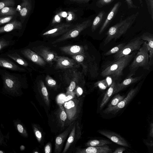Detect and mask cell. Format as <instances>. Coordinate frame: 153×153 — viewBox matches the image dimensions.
Segmentation results:
<instances>
[{
	"label": "cell",
	"instance_id": "f1b7e54d",
	"mask_svg": "<svg viewBox=\"0 0 153 153\" xmlns=\"http://www.w3.org/2000/svg\"><path fill=\"white\" fill-rule=\"evenodd\" d=\"M76 130V124H74L71 131V132L62 152L63 153H65L67 152L72 143L74 142V138H75Z\"/></svg>",
	"mask_w": 153,
	"mask_h": 153
},
{
	"label": "cell",
	"instance_id": "9f6ffc18",
	"mask_svg": "<svg viewBox=\"0 0 153 153\" xmlns=\"http://www.w3.org/2000/svg\"><path fill=\"white\" fill-rule=\"evenodd\" d=\"M20 149L21 151L25 149V146H21L20 147Z\"/></svg>",
	"mask_w": 153,
	"mask_h": 153
},
{
	"label": "cell",
	"instance_id": "e0dca14e",
	"mask_svg": "<svg viewBox=\"0 0 153 153\" xmlns=\"http://www.w3.org/2000/svg\"><path fill=\"white\" fill-rule=\"evenodd\" d=\"M142 78V76L134 77H127L121 83H116L113 95L117 93L129 85L139 81Z\"/></svg>",
	"mask_w": 153,
	"mask_h": 153
},
{
	"label": "cell",
	"instance_id": "8d00e7d4",
	"mask_svg": "<svg viewBox=\"0 0 153 153\" xmlns=\"http://www.w3.org/2000/svg\"><path fill=\"white\" fill-rule=\"evenodd\" d=\"M148 12L153 20V0H145Z\"/></svg>",
	"mask_w": 153,
	"mask_h": 153
},
{
	"label": "cell",
	"instance_id": "f546056e",
	"mask_svg": "<svg viewBox=\"0 0 153 153\" xmlns=\"http://www.w3.org/2000/svg\"><path fill=\"white\" fill-rule=\"evenodd\" d=\"M7 55L8 57L21 65L25 67L28 66L27 62L18 53H10Z\"/></svg>",
	"mask_w": 153,
	"mask_h": 153
},
{
	"label": "cell",
	"instance_id": "b9f144b4",
	"mask_svg": "<svg viewBox=\"0 0 153 153\" xmlns=\"http://www.w3.org/2000/svg\"><path fill=\"white\" fill-rule=\"evenodd\" d=\"M10 43L9 41L4 39H0V51L8 46Z\"/></svg>",
	"mask_w": 153,
	"mask_h": 153
},
{
	"label": "cell",
	"instance_id": "7402d4cb",
	"mask_svg": "<svg viewBox=\"0 0 153 153\" xmlns=\"http://www.w3.org/2000/svg\"><path fill=\"white\" fill-rule=\"evenodd\" d=\"M22 2L20 4L19 13L21 16L25 17L29 14L32 7L30 0H22Z\"/></svg>",
	"mask_w": 153,
	"mask_h": 153
},
{
	"label": "cell",
	"instance_id": "74e56055",
	"mask_svg": "<svg viewBox=\"0 0 153 153\" xmlns=\"http://www.w3.org/2000/svg\"><path fill=\"white\" fill-rule=\"evenodd\" d=\"M9 135H4L2 133L0 128V146H7V140L9 139Z\"/></svg>",
	"mask_w": 153,
	"mask_h": 153
},
{
	"label": "cell",
	"instance_id": "52a82bcc",
	"mask_svg": "<svg viewBox=\"0 0 153 153\" xmlns=\"http://www.w3.org/2000/svg\"><path fill=\"white\" fill-rule=\"evenodd\" d=\"M144 42L140 36L133 39L114 54L113 56L114 61H116L123 56L130 54L134 51L139 50Z\"/></svg>",
	"mask_w": 153,
	"mask_h": 153
},
{
	"label": "cell",
	"instance_id": "816d5d0a",
	"mask_svg": "<svg viewBox=\"0 0 153 153\" xmlns=\"http://www.w3.org/2000/svg\"><path fill=\"white\" fill-rule=\"evenodd\" d=\"M125 150V148L119 147L117 148L113 152V153H123Z\"/></svg>",
	"mask_w": 153,
	"mask_h": 153
},
{
	"label": "cell",
	"instance_id": "e575fe53",
	"mask_svg": "<svg viewBox=\"0 0 153 153\" xmlns=\"http://www.w3.org/2000/svg\"><path fill=\"white\" fill-rule=\"evenodd\" d=\"M94 87H98L100 89L104 90L106 89L108 85L106 79L98 81L94 84Z\"/></svg>",
	"mask_w": 153,
	"mask_h": 153
},
{
	"label": "cell",
	"instance_id": "d4e9b609",
	"mask_svg": "<svg viewBox=\"0 0 153 153\" xmlns=\"http://www.w3.org/2000/svg\"><path fill=\"white\" fill-rule=\"evenodd\" d=\"M59 107L56 116L57 118L61 127H63L67 119V116L62 104H59Z\"/></svg>",
	"mask_w": 153,
	"mask_h": 153
},
{
	"label": "cell",
	"instance_id": "5b68a950",
	"mask_svg": "<svg viewBox=\"0 0 153 153\" xmlns=\"http://www.w3.org/2000/svg\"><path fill=\"white\" fill-rule=\"evenodd\" d=\"M83 97L77 99L73 98L64 103V108L66 114L67 119L71 122L78 118L82 105Z\"/></svg>",
	"mask_w": 153,
	"mask_h": 153
},
{
	"label": "cell",
	"instance_id": "1f68e13d",
	"mask_svg": "<svg viewBox=\"0 0 153 153\" xmlns=\"http://www.w3.org/2000/svg\"><path fill=\"white\" fill-rule=\"evenodd\" d=\"M16 10L11 7H6L0 10V16H13L16 13Z\"/></svg>",
	"mask_w": 153,
	"mask_h": 153
},
{
	"label": "cell",
	"instance_id": "ffe728a7",
	"mask_svg": "<svg viewBox=\"0 0 153 153\" xmlns=\"http://www.w3.org/2000/svg\"><path fill=\"white\" fill-rule=\"evenodd\" d=\"M0 66L13 71H25L26 70L19 66L13 62L6 58L0 57Z\"/></svg>",
	"mask_w": 153,
	"mask_h": 153
},
{
	"label": "cell",
	"instance_id": "30bf717a",
	"mask_svg": "<svg viewBox=\"0 0 153 153\" xmlns=\"http://www.w3.org/2000/svg\"><path fill=\"white\" fill-rule=\"evenodd\" d=\"M73 26V25L72 24L61 23L54 26L44 32L42 35L52 37L57 36L65 33Z\"/></svg>",
	"mask_w": 153,
	"mask_h": 153
},
{
	"label": "cell",
	"instance_id": "ee69618b",
	"mask_svg": "<svg viewBox=\"0 0 153 153\" xmlns=\"http://www.w3.org/2000/svg\"><path fill=\"white\" fill-rule=\"evenodd\" d=\"M66 96L63 94H61L58 96L56 98L57 102L59 104H63L65 103L64 99Z\"/></svg>",
	"mask_w": 153,
	"mask_h": 153
},
{
	"label": "cell",
	"instance_id": "11a10c76",
	"mask_svg": "<svg viewBox=\"0 0 153 153\" xmlns=\"http://www.w3.org/2000/svg\"><path fill=\"white\" fill-rule=\"evenodd\" d=\"M140 4L141 6L143 7V2L142 0H139Z\"/></svg>",
	"mask_w": 153,
	"mask_h": 153
},
{
	"label": "cell",
	"instance_id": "7c38bea8",
	"mask_svg": "<svg viewBox=\"0 0 153 153\" xmlns=\"http://www.w3.org/2000/svg\"><path fill=\"white\" fill-rule=\"evenodd\" d=\"M98 132L117 144L126 147H130L127 141L117 133L106 130H100L98 131Z\"/></svg>",
	"mask_w": 153,
	"mask_h": 153
},
{
	"label": "cell",
	"instance_id": "ac0fdd59",
	"mask_svg": "<svg viewBox=\"0 0 153 153\" xmlns=\"http://www.w3.org/2000/svg\"><path fill=\"white\" fill-rule=\"evenodd\" d=\"M72 124H71L66 130L56 138L54 149L55 153H59L62 150L64 142L73 127L72 126Z\"/></svg>",
	"mask_w": 153,
	"mask_h": 153
},
{
	"label": "cell",
	"instance_id": "681fc988",
	"mask_svg": "<svg viewBox=\"0 0 153 153\" xmlns=\"http://www.w3.org/2000/svg\"><path fill=\"white\" fill-rule=\"evenodd\" d=\"M45 152V153H51L52 151L51 144L49 143L45 146L44 149Z\"/></svg>",
	"mask_w": 153,
	"mask_h": 153
},
{
	"label": "cell",
	"instance_id": "4dcf8cb0",
	"mask_svg": "<svg viewBox=\"0 0 153 153\" xmlns=\"http://www.w3.org/2000/svg\"><path fill=\"white\" fill-rule=\"evenodd\" d=\"M124 97V96L121 95L120 94L116 95L111 100L108 107L105 109L103 112L104 113L109 109L116 106Z\"/></svg>",
	"mask_w": 153,
	"mask_h": 153
},
{
	"label": "cell",
	"instance_id": "8992f818",
	"mask_svg": "<svg viewBox=\"0 0 153 153\" xmlns=\"http://www.w3.org/2000/svg\"><path fill=\"white\" fill-rule=\"evenodd\" d=\"M92 23L91 20L88 19L75 26H74L68 31L53 42L52 44H54L77 37L82 31L90 26Z\"/></svg>",
	"mask_w": 153,
	"mask_h": 153
},
{
	"label": "cell",
	"instance_id": "bcb514c9",
	"mask_svg": "<svg viewBox=\"0 0 153 153\" xmlns=\"http://www.w3.org/2000/svg\"><path fill=\"white\" fill-rule=\"evenodd\" d=\"M128 9L137 8L138 7L133 3L132 0H126Z\"/></svg>",
	"mask_w": 153,
	"mask_h": 153
},
{
	"label": "cell",
	"instance_id": "603a6c76",
	"mask_svg": "<svg viewBox=\"0 0 153 153\" xmlns=\"http://www.w3.org/2000/svg\"><path fill=\"white\" fill-rule=\"evenodd\" d=\"M116 84V82L114 81H113L111 85L109 86V88L104 94L103 97L100 103V109H101L103 108V107L107 104L111 96L113 95L114 88Z\"/></svg>",
	"mask_w": 153,
	"mask_h": 153
},
{
	"label": "cell",
	"instance_id": "7dc6e473",
	"mask_svg": "<svg viewBox=\"0 0 153 153\" xmlns=\"http://www.w3.org/2000/svg\"><path fill=\"white\" fill-rule=\"evenodd\" d=\"M61 16L59 14L56 15L53 18L52 22V25L54 24L59 23L61 21Z\"/></svg>",
	"mask_w": 153,
	"mask_h": 153
},
{
	"label": "cell",
	"instance_id": "4fadbf2b",
	"mask_svg": "<svg viewBox=\"0 0 153 153\" xmlns=\"http://www.w3.org/2000/svg\"><path fill=\"white\" fill-rule=\"evenodd\" d=\"M59 49L65 54L73 56L85 54L88 49V46L87 45H69L60 47Z\"/></svg>",
	"mask_w": 153,
	"mask_h": 153
},
{
	"label": "cell",
	"instance_id": "6da1fadb",
	"mask_svg": "<svg viewBox=\"0 0 153 153\" xmlns=\"http://www.w3.org/2000/svg\"><path fill=\"white\" fill-rule=\"evenodd\" d=\"M136 53V51H134L115 61L101 72V76H110L114 81L117 80L123 75L124 69L129 65Z\"/></svg>",
	"mask_w": 153,
	"mask_h": 153
},
{
	"label": "cell",
	"instance_id": "ab89813d",
	"mask_svg": "<svg viewBox=\"0 0 153 153\" xmlns=\"http://www.w3.org/2000/svg\"><path fill=\"white\" fill-rule=\"evenodd\" d=\"M47 84L51 87H54L56 85V82L49 75H47L45 78Z\"/></svg>",
	"mask_w": 153,
	"mask_h": 153
},
{
	"label": "cell",
	"instance_id": "8fae6325",
	"mask_svg": "<svg viewBox=\"0 0 153 153\" xmlns=\"http://www.w3.org/2000/svg\"><path fill=\"white\" fill-rule=\"evenodd\" d=\"M55 62V68L56 69L78 68L79 65V64L73 59L62 56H58Z\"/></svg>",
	"mask_w": 153,
	"mask_h": 153
},
{
	"label": "cell",
	"instance_id": "f35d334b",
	"mask_svg": "<svg viewBox=\"0 0 153 153\" xmlns=\"http://www.w3.org/2000/svg\"><path fill=\"white\" fill-rule=\"evenodd\" d=\"M114 0H98L96 3L97 6L99 8L102 7L108 4Z\"/></svg>",
	"mask_w": 153,
	"mask_h": 153
},
{
	"label": "cell",
	"instance_id": "db71d44e",
	"mask_svg": "<svg viewBox=\"0 0 153 153\" xmlns=\"http://www.w3.org/2000/svg\"><path fill=\"white\" fill-rule=\"evenodd\" d=\"M153 124L152 123L150 125V135L151 137H152L153 136Z\"/></svg>",
	"mask_w": 153,
	"mask_h": 153
},
{
	"label": "cell",
	"instance_id": "6f0895ef",
	"mask_svg": "<svg viewBox=\"0 0 153 153\" xmlns=\"http://www.w3.org/2000/svg\"><path fill=\"white\" fill-rule=\"evenodd\" d=\"M4 153V152L2 150H0V153Z\"/></svg>",
	"mask_w": 153,
	"mask_h": 153
},
{
	"label": "cell",
	"instance_id": "cb8c5ba5",
	"mask_svg": "<svg viewBox=\"0 0 153 153\" xmlns=\"http://www.w3.org/2000/svg\"><path fill=\"white\" fill-rule=\"evenodd\" d=\"M13 125L16 130L19 134L24 137H28V134L26 128L23 123L18 119L14 120Z\"/></svg>",
	"mask_w": 153,
	"mask_h": 153
},
{
	"label": "cell",
	"instance_id": "c3c4849f",
	"mask_svg": "<svg viewBox=\"0 0 153 153\" xmlns=\"http://www.w3.org/2000/svg\"><path fill=\"white\" fill-rule=\"evenodd\" d=\"M76 132L78 131V132H76L75 135L76 137V139H79L81 135V131L80 130V128L79 125V123H77L76 125Z\"/></svg>",
	"mask_w": 153,
	"mask_h": 153
},
{
	"label": "cell",
	"instance_id": "83f0119b",
	"mask_svg": "<svg viewBox=\"0 0 153 153\" xmlns=\"http://www.w3.org/2000/svg\"><path fill=\"white\" fill-rule=\"evenodd\" d=\"M39 91L46 105L48 106L50 105V101L48 92L44 83L42 81H40L39 87Z\"/></svg>",
	"mask_w": 153,
	"mask_h": 153
},
{
	"label": "cell",
	"instance_id": "5bb4252c",
	"mask_svg": "<svg viewBox=\"0 0 153 153\" xmlns=\"http://www.w3.org/2000/svg\"><path fill=\"white\" fill-rule=\"evenodd\" d=\"M21 53L25 57L37 65L43 66L46 64V62L41 56L30 49H25L21 51Z\"/></svg>",
	"mask_w": 153,
	"mask_h": 153
},
{
	"label": "cell",
	"instance_id": "9a60e30c",
	"mask_svg": "<svg viewBox=\"0 0 153 153\" xmlns=\"http://www.w3.org/2000/svg\"><path fill=\"white\" fill-rule=\"evenodd\" d=\"M121 4V2L118 1L114 5L100 27L99 31V34H101L111 23L117 13Z\"/></svg>",
	"mask_w": 153,
	"mask_h": 153
},
{
	"label": "cell",
	"instance_id": "7bdbcfd3",
	"mask_svg": "<svg viewBox=\"0 0 153 153\" xmlns=\"http://www.w3.org/2000/svg\"><path fill=\"white\" fill-rule=\"evenodd\" d=\"M66 94H68L65 97L64 101L65 102L68 101L74 97L75 93L73 91L71 92H67Z\"/></svg>",
	"mask_w": 153,
	"mask_h": 153
},
{
	"label": "cell",
	"instance_id": "d590c367",
	"mask_svg": "<svg viewBox=\"0 0 153 153\" xmlns=\"http://www.w3.org/2000/svg\"><path fill=\"white\" fill-rule=\"evenodd\" d=\"M15 3V0H1L0 1V10L6 7L13 6Z\"/></svg>",
	"mask_w": 153,
	"mask_h": 153
},
{
	"label": "cell",
	"instance_id": "d6986e66",
	"mask_svg": "<svg viewBox=\"0 0 153 153\" xmlns=\"http://www.w3.org/2000/svg\"><path fill=\"white\" fill-rule=\"evenodd\" d=\"M141 39L143 41L148 42L147 43L148 49L149 53V64L150 67L153 63V35L148 32L143 33L140 36Z\"/></svg>",
	"mask_w": 153,
	"mask_h": 153
},
{
	"label": "cell",
	"instance_id": "7a4b0ae2",
	"mask_svg": "<svg viewBox=\"0 0 153 153\" xmlns=\"http://www.w3.org/2000/svg\"><path fill=\"white\" fill-rule=\"evenodd\" d=\"M139 14V11L133 14L110 27L106 33L104 45L108 44L113 39L116 40L125 34L134 22Z\"/></svg>",
	"mask_w": 153,
	"mask_h": 153
},
{
	"label": "cell",
	"instance_id": "60d3db41",
	"mask_svg": "<svg viewBox=\"0 0 153 153\" xmlns=\"http://www.w3.org/2000/svg\"><path fill=\"white\" fill-rule=\"evenodd\" d=\"M13 16H4L0 18V25L8 22L13 18Z\"/></svg>",
	"mask_w": 153,
	"mask_h": 153
},
{
	"label": "cell",
	"instance_id": "9c48e42d",
	"mask_svg": "<svg viewBox=\"0 0 153 153\" xmlns=\"http://www.w3.org/2000/svg\"><path fill=\"white\" fill-rule=\"evenodd\" d=\"M138 89V86L131 89L128 92L126 97H124L116 106L109 109L104 113L107 114L109 113L115 114L117 113L126 106L131 101L135 96Z\"/></svg>",
	"mask_w": 153,
	"mask_h": 153
},
{
	"label": "cell",
	"instance_id": "836d02e7",
	"mask_svg": "<svg viewBox=\"0 0 153 153\" xmlns=\"http://www.w3.org/2000/svg\"><path fill=\"white\" fill-rule=\"evenodd\" d=\"M125 44V43L119 44L106 52L104 54V55L105 56H108L116 53L121 50Z\"/></svg>",
	"mask_w": 153,
	"mask_h": 153
},
{
	"label": "cell",
	"instance_id": "f907efd6",
	"mask_svg": "<svg viewBox=\"0 0 153 153\" xmlns=\"http://www.w3.org/2000/svg\"><path fill=\"white\" fill-rule=\"evenodd\" d=\"M76 93L79 96L81 95L83 93V89L79 86H77L76 88Z\"/></svg>",
	"mask_w": 153,
	"mask_h": 153
},
{
	"label": "cell",
	"instance_id": "277c9868",
	"mask_svg": "<svg viewBox=\"0 0 153 153\" xmlns=\"http://www.w3.org/2000/svg\"><path fill=\"white\" fill-rule=\"evenodd\" d=\"M129 66V72L127 77H131L135 75L139 67H142L145 70H150L151 67L149 63V51L146 42H144Z\"/></svg>",
	"mask_w": 153,
	"mask_h": 153
},
{
	"label": "cell",
	"instance_id": "484cf974",
	"mask_svg": "<svg viewBox=\"0 0 153 153\" xmlns=\"http://www.w3.org/2000/svg\"><path fill=\"white\" fill-rule=\"evenodd\" d=\"M105 13L104 11L100 12L94 19L91 24V31L94 32L99 27L103 19Z\"/></svg>",
	"mask_w": 153,
	"mask_h": 153
},
{
	"label": "cell",
	"instance_id": "f6af8a7d",
	"mask_svg": "<svg viewBox=\"0 0 153 153\" xmlns=\"http://www.w3.org/2000/svg\"><path fill=\"white\" fill-rule=\"evenodd\" d=\"M76 83L75 81H72L71 82L68 87L67 92H71L74 90L76 87Z\"/></svg>",
	"mask_w": 153,
	"mask_h": 153
},
{
	"label": "cell",
	"instance_id": "f5cc1de1",
	"mask_svg": "<svg viewBox=\"0 0 153 153\" xmlns=\"http://www.w3.org/2000/svg\"><path fill=\"white\" fill-rule=\"evenodd\" d=\"M91 0H70L71 1L79 3H86L88 2Z\"/></svg>",
	"mask_w": 153,
	"mask_h": 153
},
{
	"label": "cell",
	"instance_id": "44dd1931",
	"mask_svg": "<svg viewBox=\"0 0 153 153\" xmlns=\"http://www.w3.org/2000/svg\"><path fill=\"white\" fill-rule=\"evenodd\" d=\"M22 23L19 21L15 20L5 25L0 27V33L9 32L15 30H20L22 28Z\"/></svg>",
	"mask_w": 153,
	"mask_h": 153
},
{
	"label": "cell",
	"instance_id": "4316f807",
	"mask_svg": "<svg viewBox=\"0 0 153 153\" xmlns=\"http://www.w3.org/2000/svg\"><path fill=\"white\" fill-rule=\"evenodd\" d=\"M111 143V142L107 140L95 139L89 140L85 145L87 146H102Z\"/></svg>",
	"mask_w": 153,
	"mask_h": 153
},
{
	"label": "cell",
	"instance_id": "d6a6232c",
	"mask_svg": "<svg viewBox=\"0 0 153 153\" xmlns=\"http://www.w3.org/2000/svg\"><path fill=\"white\" fill-rule=\"evenodd\" d=\"M33 130L35 136L39 143H41L42 141L43 137L42 132L38 128V127L35 124H32Z\"/></svg>",
	"mask_w": 153,
	"mask_h": 153
},
{
	"label": "cell",
	"instance_id": "2e32d148",
	"mask_svg": "<svg viewBox=\"0 0 153 153\" xmlns=\"http://www.w3.org/2000/svg\"><path fill=\"white\" fill-rule=\"evenodd\" d=\"M113 150L107 145L102 146H88L84 149H77L76 153H111Z\"/></svg>",
	"mask_w": 153,
	"mask_h": 153
},
{
	"label": "cell",
	"instance_id": "ba28073f",
	"mask_svg": "<svg viewBox=\"0 0 153 153\" xmlns=\"http://www.w3.org/2000/svg\"><path fill=\"white\" fill-rule=\"evenodd\" d=\"M32 50L41 56L46 62L51 64L55 62L58 56L56 52L47 47L42 45L34 47Z\"/></svg>",
	"mask_w": 153,
	"mask_h": 153
},
{
	"label": "cell",
	"instance_id": "3957f363",
	"mask_svg": "<svg viewBox=\"0 0 153 153\" xmlns=\"http://www.w3.org/2000/svg\"><path fill=\"white\" fill-rule=\"evenodd\" d=\"M3 88L2 91L5 94L13 97L21 96L23 85L21 80L14 74L5 72L2 75Z\"/></svg>",
	"mask_w": 153,
	"mask_h": 153
}]
</instances>
